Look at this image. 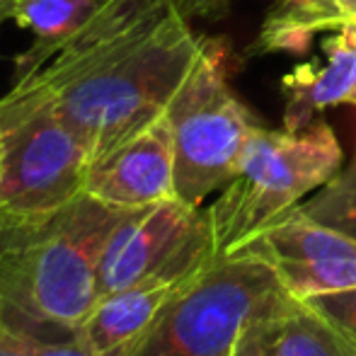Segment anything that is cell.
<instances>
[{"label": "cell", "mask_w": 356, "mask_h": 356, "mask_svg": "<svg viewBox=\"0 0 356 356\" xmlns=\"http://www.w3.org/2000/svg\"><path fill=\"white\" fill-rule=\"evenodd\" d=\"M204 42L175 0H107L34 80L92 163L168 112Z\"/></svg>", "instance_id": "obj_1"}, {"label": "cell", "mask_w": 356, "mask_h": 356, "mask_svg": "<svg viewBox=\"0 0 356 356\" xmlns=\"http://www.w3.org/2000/svg\"><path fill=\"white\" fill-rule=\"evenodd\" d=\"M127 209L83 192L47 216L0 213V303L61 339L95 308L104 245Z\"/></svg>", "instance_id": "obj_2"}, {"label": "cell", "mask_w": 356, "mask_h": 356, "mask_svg": "<svg viewBox=\"0 0 356 356\" xmlns=\"http://www.w3.org/2000/svg\"><path fill=\"white\" fill-rule=\"evenodd\" d=\"M342 168V145L327 122L300 131L257 127L238 172L207 209L216 257L233 254L245 240L298 209Z\"/></svg>", "instance_id": "obj_3"}, {"label": "cell", "mask_w": 356, "mask_h": 356, "mask_svg": "<svg viewBox=\"0 0 356 356\" xmlns=\"http://www.w3.org/2000/svg\"><path fill=\"white\" fill-rule=\"evenodd\" d=\"M90 153L39 80L0 97V213L47 216L85 192Z\"/></svg>", "instance_id": "obj_4"}, {"label": "cell", "mask_w": 356, "mask_h": 356, "mask_svg": "<svg viewBox=\"0 0 356 356\" xmlns=\"http://www.w3.org/2000/svg\"><path fill=\"white\" fill-rule=\"evenodd\" d=\"M175 148V197L202 209L238 172L257 124L225 75L220 49L204 42L197 63L165 112Z\"/></svg>", "instance_id": "obj_5"}, {"label": "cell", "mask_w": 356, "mask_h": 356, "mask_svg": "<svg viewBox=\"0 0 356 356\" xmlns=\"http://www.w3.org/2000/svg\"><path fill=\"white\" fill-rule=\"evenodd\" d=\"M284 286L254 254L213 257L168 303L136 356H233L245 325Z\"/></svg>", "instance_id": "obj_6"}, {"label": "cell", "mask_w": 356, "mask_h": 356, "mask_svg": "<svg viewBox=\"0 0 356 356\" xmlns=\"http://www.w3.org/2000/svg\"><path fill=\"white\" fill-rule=\"evenodd\" d=\"M213 257L207 209L189 207L177 197L127 209L104 245L97 293L102 298L136 284L192 277Z\"/></svg>", "instance_id": "obj_7"}, {"label": "cell", "mask_w": 356, "mask_h": 356, "mask_svg": "<svg viewBox=\"0 0 356 356\" xmlns=\"http://www.w3.org/2000/svg\"><path fill=\"white\" fill-rule=\"evenodd\" d=\"M85 192L114 209H141L175 197V148L168 117L92 160Z\"/></svg>", "instance_id": "obj_8"}, {"label": "cell", "mask_w": 356, "mask_h": 356, "mask_svg": "<svg viewBox=\"0 0 356 356\" xmlns=\"http://www.w3.org/2000/svg\"><path fill=\"white\" fill-rule=\"evenodd\" d=\"M233 356H356V342L310 300L284 291L245 325Z\"/></svg>", "instance_id": "obj_9"}, {"label": "cell", "mask_w": 356, "mask_h": 356, "mask_svg": "<svg viewBox=\"0 0 356 356\" xmlns=\"http://www.w3.org/2000/svg\"><path fill=\"white\" fill-rule=\"evenodd\" d=\"M192 277L145 282L102 296L80 325V339L92 356H136L168 303Z\"/></svg>", "instance_id": "obj_10"}, {"label": "cell", "mask_w": 356, "mask_h": 356, "mask_svg": "<svg viewBox=\"0 0 356 356\" xmlns=\"http://www.w3.org/2000/svg\"><path fill=\"white\" fill-rule=\"evenodd\" d=\"M323 63H305L284 78V129L300 131L320 112L349 102L356 90V22H347L323 42Z\"/></svg>", "instance_id": "obj_11"}, {"label": "cell", "mask_w": 356, "mask_h": 356, "mask_svg": "<svg viewBox=\"0 0 356 356\" xmlns=\"http://www.w3.org/2000/svg\"><path fill=\"white\" fill-rule=\"evenodd\" d=\"M104 3L107 0H19L10 13V22L32 32L34 42L13 58V85L34 78L88 27Z\"/></svg>", "instance_id": "obj_12"}, {"label": "cell", "mask_w": 356, "mask_h": 356, "mask_svg": "<svg viewBox=\"0 0 356 356\" xmlns=\"http://www.w3.org/2000/svg\"><path fill=\"white\" fill-rule=\"evenodd\" d=\"M347 22L337 0H274L250 54H300L318 32L339 29Z\"/></svg>", "instance_id": "obj_13"}, {"label": "cell", "mask_w": 356, "mask_h": 356, "mask_svg": "<svg viewBox=\"0 0 356 356\" xmlns=\"http://www.w3.org/2000/svg\"><path fill=\"white\" fill-rule=\"evenodd\" d=\"M279 284L293 298L308 300L315 296L356 289V257H325L310 262L274 264Z\"/></svg>", "instance_id": "obj_14"}, {"label": "cell", "mask_w": 356, "mask_h": 356, "mask_svg": "<svg viewBox=\"0 0 356 356\" xmlns=\"http://www.w3.org/2000/svg\"><path fill=\"white\" fill-rule=\"evenodd\" d=\"M298 211L356 240V158L344 170L339 168Z\"/></svg>", "instance_id": "obj_15"}, {"label": "cell", "mask_w": 356, "mask_h": 356, "mask_svg": "<svg viewBox=\"0 0 356 356\" xmlns=\"http://www.w3.org/2000/svg\"><path fill=\"white\" fill-rule=\"evenodd\" d=\"M308 300L356 342V289L315 296V298Z\"/></svg>", "instance_id": "obj_16"}, {"label": "cell", "mask_w": 356, "mask_h": 356, "mask_svg": "<svg viewBox=\"0 0 356 356\" xmlns=\"http://www.w3.org/2000/svg\"><path fill=\"white\" fill-rule=\"evenodd\" d=\"M32 356H92V354L85 347L80 334L75 332L71 337H61V339H42L34 347Z\"/></svg>", "instance_id": "obj_17"}, {"label": "cell", "mask_w": 356, "mask_h": 356, "mask_svg": "<svg viewBox=\"0 0 356 356\" xmlns=\"http://www.w3.org/2000/svg\"><path fill=\"white\" fill-rule=\"evenodd\" d=\"M187 19H220L230 10V0H175Z\"/></svg>", "instance_id": "obj_18"}, {"label": "cell", "mask_w": 356, "mask_h": 356, "mask_svg": "<svg viewBox=\"0 0 356 356\" xmlns=\"http://www.w3.org/2000/svg\"><path fill=\"white\" fill-rule=\"evenodd\" d=\"M17 3H19V0H0V24L10 22V13H13V8Z\"/></svg>", "instance_id": "obj_19"}, {"label": "cell", "mask_w": 356, "mask_h": 356, "mask_svg": "<svg viewBox=\"0 0 356 356\" xmlns=\"http://www.w3.org/2000/svg\"><path fill=\"white\" fill-rule=\"evenodd\" d=\"M342 13L347 15V19H356V0H337Z\"/></svg>", "instance_id": "obj_20"}, {"label": "cell", "mask_w": 356, "mask_h": 356, "mask_svg": "<svg viewBox=\"0 0 356 356\" xmlns=\"http://www.w3.org/2000/svg\"><path fill=\"white\" fill-rule=\"evenodd\" d=\"M349 102H352V104H356V90H354V92H352V97H349Z\"/></svg>", "instance_id": "obj_21"}, {"label": "cell", "mask_w": 356, "mask_h": 356, "mask_svg": "<svg viewBox=\"0 0 356 356\" xmlns=\"http://www.w3.org/2000/svg\"><path fill=\"white\" fill-rule=\"evenodd\" d=\"M349 22H356V19H349Z\"/></svg>", "instance_id": "obj_22"}]
</instances>
